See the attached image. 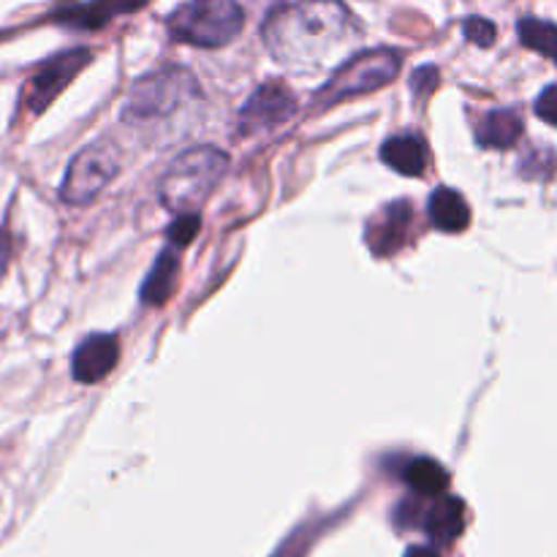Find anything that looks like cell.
I'll use <instances>...</instances> for the list:
<instances>
[{
	"label": "cell",
	"mask_w": 557,
	"mask_h": 557,
	"mask_svg": "<svg viewBox=\"0 0 557 557\" xmlns=\"http://www.w3.org/2000/svg\"><path fill=\"white\" fill-rule=\"evenodd\" d=\"M351 14L341 0H302L272 11L264 22L267 49L277 63L294 71L321 69L335 49L348 41Z\"/></svg>",
	"instance_id": "cell-1"
},
{
	"label": "cell",
	"mask_w": 557,
	"mask_h": 557,
	"mask_svg": "<svg viewBox=\"0 0 557 557\" xmlns=\"http://www.w3.org/2000/svg\"><path fill=\"white\" fill-rule=\"evenodd\" d=\"M228 169V156L201 145L180 152L158 180V201L174 215L199 212Z\"/></svg>",
	"instance_id": "cell-2"
},
{
	"label": "cell",
	"mask_w": 557,
	"mask_h": 557,
	"mask_svg": "<svg viewBox=\"0 0 557 557\" xmlns=\"http://www.w3.org/2000/svg\"><path fill=\"white\" fill-rule=\"evenodd\" d=\"M245 11L237 0H188L166 20L174 41L201 49L226 47L239 36Z\"/></svg>",
	"instance_id": "cell-3"
},
{
	"label": "cell",
	"mask_w": 557,
	"mask_h": 557,
	"mask_svg": "<svg viewBox=\"0 0 557 557\" xmlns=\"http://www.w3.org/2000/svg\"><path fill=\"white\" fill-rule=\"evenodd\" d=\"M400 52L386 47L354 54L351 60H346V63L330 76L324 90L315 92L313 109L321 112V109H332L337 107V103L348 101V98L368 96V92L381 90V87L389 85V82L400 74Z\"/></svg>",
	"instance_id": "cell-4"
},
{
	"label": "cell",
	"mask_w": 557,
	"mask_h": 557,
	"mask_svg": "<svg viewBox=\"0 0 557 557\" xmlns=\"http://www.w3.org/2000/svg\"><path fill=\"white\" fill-rule=\"evenodd\" d=\"M196 92L194 74L185 69H161L134 82L125 101V120H150L172 114L185 98Z\"/></svg>",
	"instance_id": "cell-5"
},
{
	"label": "cell",
	"mask_w": 557,
	"mask_h": 557,
	"mask_svg": "<svg viewBox=\"0 0 557 557\" xmlns=\"http://www.w3.org/2000/svg\"><path fill=\"white\" fill-rule=\"evenodd\" d=\"M120 172V156L112 145L107 141H96V145L82 147L69 163L63 185H60V196L69 205H90Z\"/></svg>",
	"instance_id": "cell-6"
},
{
	"label": "cell",
	"mask_w": 557,
	"mask_h": 557,
	"mask_svg": "<svg viewBox=\"0 0 557 557\" xmlns=\"http://www.w3.org/2000/svg\"><path fill=\"white\" fill-rule=\"evenodd\" d=\"M90 49H69V52L58 54V58L47 60L36 74L30 76L25 87V96H22V103L30 114H41L60 92L69 87V82L79 74L82 69H87L90 63Z\"/></svg>",
	"instance_id": "cell-7"
},
{
	"label": "cell",
	"mask_w": 557,
	"mask_h": 557,
	"mask_svg": "<svg viewBox=\"0 0 557 557\" xmlns=\"http://www.w3.org/2000/svg\"><path fill=\"white\" fill-rule=\"evenodd\" d=\"M294 112H297V98H294V92L281 79H270L261 87H256L253 96L239 109V134H256V131L275 128V125L286 123Z\"/></svg>",
	"instance_id": "cell-8"
},
{
	"label": "cell",
	"mask_w": 557,
	"mask_h": 557,
	"mask_svg": "<svg viewBox=\"0 0 557 557\" xmlns=\"http://www.w3.org/2000/svg\"><path fill=\"white\" fill-rule=\"evenodd\" d=\"M413 226V205L411 201L400 199L386 205L373 221L364 226V243L373 250V256L386 259V256H395L406 248L408 237H411Z\"/></svg>",
	"instance_id": "cell-9"
},
{
	"label": "cell",
	"mask_w": 557,
	"mask_h": 557,
	"mask_svg": "<svg viewBox=\"0 0 557 557\" xmlns=\"http://www.w3.org/2000/svg\"><path fill=\"white\" fill-rule=\"evenodd\" d=\"M120 359V343L114 335H90L76 346L71 357V375L79 384H98L114 370Z\"/></svg>",
	"instance_id": "cell-10"
},
{
	"label": "cell",
	"mask_w": 557,
	"mask_h": 557,
	"mask_svg": "<svg viewBox=\"0 0 557 557\" xmlns=\"http://www.w3.org/2000/svg\"><path fill=\"white\" fill-rule=\"evenodd\" d=\"M147 0H90L85 5H74V9L60 11L54 20L63 22V25L79 27V30H98L107 22H112L114 16L134 14L145 5Z\"/></svg>",
	"instance_id": "cell-11"
},
{
	"label": "cell",
	"mask_w": 557,
	"mask_h": 557,
	"mask_svg": "<svg viewBox=\"0 0 557 557\" xmlns=\"http://www.w3.org/2000/svg\"><path fill=\"white\" fill-rule=\"evenodd\" d=\"M381 161L403 177H422L428 169V147L417 134L392 136L381 145Z\"/></svg>",
	"instance_id": "cell-12"
},
{
	"label": "cell",
	"mask_w": 557,
	"mask_h": 557,
	"mask_svg": "<svg viewBox=\"0 0 557 557\" xmlns=\"http://www.w3.org/2000/svg\"><path fill=\"white\" fill-rule=\"evenodd\" d=\"M180 277V256L177 248H163L158 253L156 264L147 272L145 283L139 288V297L145 305H152V308H161L172 299L174 288H177Z\"/></svg>",
	"instance_id": "cell-13"
},
{
	"label": "cell",
	"mask_w": 557,
	"mask_h": 557,
	"mask_svg": "<svg viewBox=\"0 0 557 557\" xmlns=\"http://www.w3.org/2000/svg\"><path fill=\"white\" fill-rule=\"evenodd\" d=\"M428 212L433 226L446 234H460L471 226V207H468V201L455 188H446V185L433 190L428 201Z\"/></svg>",
	"instance_id": "cell-14"
},
{
	"label": "cell",
	"mask_w": 557,
	"mask_h": 557,
	"mask_svg": "<svg viewBox=\"0 0 557 557\" xmlns=\"http://www.w3.org/2000/svg\"><path fill=\"white\" fill-rule=\"evenodd\" d=\"M422 525L428 531V536L438 544H451L462 533V525H466V506H462L460 498H451V495H444L424 511Z\"/></svg>",
	"instance_id": "cell-15"
},
{
	"label": "cell",
	"mask_w": 557,
	"mask_h": 557,
	"mask_svg": "<svg viewBox=\"0 0 557 557\" xmlns=\"http://www.w3.org/2000/svg\"><path fill=\"white\" fill-rule=\"evenodd\" d=\"M522 136V117L515 109H495L476 125V141L484 150H511Z\"/></svg>",
	"instance_id": "cell-16"
},
{
	"label": "cell",
	"mask_w": 557,
	"mask_h": 557,
	"mask_svg": "<svg viewBox=\"0 0 557 557\" xmlns=\"http://www.w3.org/2000/svg\"><path fill=\"white\" fill-rule=\"evenodd\" d=\"M403 479L422 498H438L449 487V473H446V468L438 460H430V457H417V460L408 462L406 471H403Z\"/></svg>",
	"instance_id": "cell-17"
},
{
	"label": "cell",
	"mask_w": 557,
	"mask_h": 557,
	"mask_svg": "<svg viewBox=\"0 0 557 557\" xmlns=\"http://www.w3.org/2000/svg\"><path fill=\"white\" fill-rule=\"evenodd\" d=\"M517 33H520V41L528 49H533V52L544 54V58L557 63V25L536 20V16H522L520 25H517Z\"/></svg>",
	"instance_id": "cell-18"
},
{
	"label": "cell",
	"mask_w": 557,
	"mask_h": 557,
	"mask_svg": "<svg viewBox=\"0 0 557 557\" xmlns=\"http://www.w3.org/2000/svg\"><path fill=\"white\" fill-rule=\"evenodd\" d=\"M201 228L199 212H185V215H174L172 226H169L166 237L172 243V248H185V245L194 243V237Z\"/></svg>",
	"instance_id": "cell-19"
},
{
	"label": "cell",
	"mask_w": 557,
	"mask_h": 557,
	"mask_svg": "<svg viewBox=\"0 0 557 557\" xmlns=\"http://www.w3.org/2000/svg\"><path fill=\"white\" fill-rule=\"evenodd\" d=\"M462 33H466L468 41L476 44V47H493L495 38H498V27L490 20H484V16H468V20L462 22Z\"/></svg>",
	"instance_id": "cell-20"
},
{
	"label": "cell",
	"mask_w": 557,
	"mask_h": 557,
	"mask_svg": "<svg viewBox=\"0 0 557 557\" xmlns=\"http://www.w3.org/2000/svg\"><path fill=\"white\" fill-rule=\"evenodd\" d=\"M435 87H438V69H433V65H422V69L411 76V90L419 101L428 98Z\"/></svg>",
	"instance_id": "cell-21"
},
{
	"label": "cell",
	"mask_w": 557,
	"mask_h": 557,
	"mask_svg": "<svg viewBox=\"0 0 557 557\" xmlns=\"http://www.w3.org/2000/svg\"><path fill=\"white\" fill-rule=\"evenodd\" d=\"M536 114L544 120V123L555 125V128H557V85L547 87V90H544L542 96H539Z\"/></svg>",
	"instance_id": "cell-22"
},
{
	"label": "cell",
	"mask_w": 557,
	"mask_h": 557,
	"mask_svg": "<svg viewBox=\"0 0 557 557\" xmlns=\"http://www.w3.org/2000/svg\"><path fill=\"white\" fill-rule=\"evenodd\" d=\"M406 557H441V555L430 547H411L406 553Z\"/></svg>",
	"instance_id": "cell-23"
}]
</instances>
